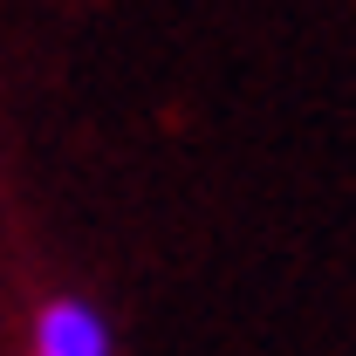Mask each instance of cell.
I'll return each mask as SVG.
<instances>
[{
	"instance_id": "1",
	"label": "cell",
	"mask_w": 356,
	"mask_h": 356,
	"mask_svg": "<svg viewBox=\"0 0 356 356\" xmlns=\"http://www.w3.org/2000/svg\"><path fill=\"white\" fill-rule=\"evenodd\" d=\"M28 356H117L110 315L83 295H48L28 322Z\"/></svg>"
}]
</instances>
